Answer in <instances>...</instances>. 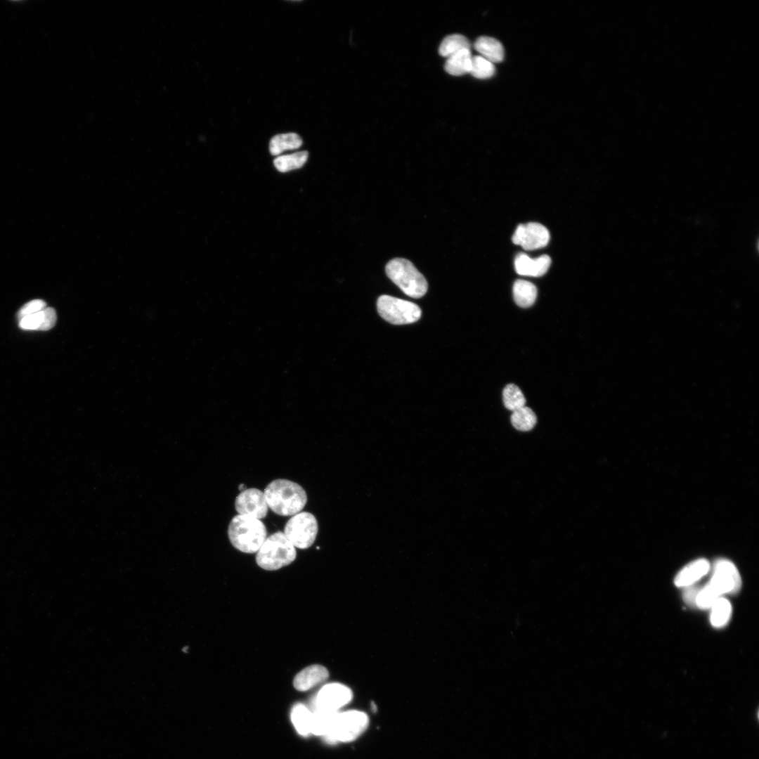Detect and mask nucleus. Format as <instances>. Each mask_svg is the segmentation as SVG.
<instances>
[{"label": "nucleus", "instance_id": "nucleus-13", "mask_svg": "<svg viewBox=\"0 0 759 759\" xmlns=\"http://www.w3.org/2000/svg\"><path fill=\"white\" fill-rule=\"evenodd\" d=\"M710 569L711 565L707 559L701 558L694 560L678 572L674 580L675 584L679 588L694 585L707 574Z\"/></svg>", "mask_w": 759, "mask_h": 759}, {"label": "nucleus", "instance_id": "nucleus-6", "mask_svg": "<svg viewBox=\"0 0 759 759\" xmlns=\"http://www.w3.org/2000/svg\"><path fill=\"white\" fill-rule=\"evenodd\" d=\"M318 530V522L314 515L308 512H301L287 521L284 534L294 547L307 549L313 544Z\"/></svg>", "mask_w": 759, "mask_h": 759}, {"label": "nucleus", "instance_id": "nucleus-12", "mask_svg": "<svg viewBox=\"0 0 759 759\" xmlns=\"http://www.w3.org/2000/svg\"><path fill=\"white\" fill-rule=\"evenodd\" d=\"M550 264V257L545 254L531 259L525 254H519L514 260L516 272L522 275L542 276L547 271Z\"/></svg>", "mask_w": 759, "mask_h": 759}, {"label": "nucleus", "instance_id": "nucleus-7", "mask_svg": "<svg viewBox=\"0 0 759 759\" xmlns=\"http://www.w3.org/2000/svg\"><path fill=\"white\" fill-rule=\"evenodd\" d=\"M368 718L358 711L339 713L333 728L325 736L327 742L350 741L358 737L367 727Z\"/></svg>", "mask_w": 759, "mask_h": 759}, {"label": "nucleus", "instance_id": "nucleus-30", "mask_svg": "<svg viewBox=\"0 0 759 759\" xmlns=\"http://www.w3.org/2000/svg\"><path fill=\"white\" fill-rule=\"evenodd\" d=\"M56 313L53 308L46 307L43 310V319L39 330H48L56 323Z\"/></svg>", "mask_w": 759, "mask_h": 759}, {"label": "nucleus", "instance_id": "nucleus-24", "mask_svg": "<svg viewBox=\"0 0 759 759\" xmlns=\"http://www.w3.org/2000/svg\"><path fill=\"white\" fill-rule=\"evenodd\" d=\"M311 713L302 704L296 705L292 711V721L301 735L311 732Z\"/></svg>", "mask_w": 759, "mask_h": 759}, {"label": "nucleus", "instance_id": "nucleus-8", "mask_svg": "<svg viewBox=\"0 0 759 759\" xmlns=\"http://www.w3.org/2000/svg\"><path fill=\"white\" fill-rule=\"evenodd\" d=\"M709 584L721 595L738 592L741 586V579L736 566L725 559L717 560L713 567Z\"/></svg>", "mask_w": 759, "mask_h": 759}, {"label": "nucleus", "instance_id": "nucleus-29", "mask_svg": "<svg viewBox=\"0 0 759 759\" xmlns=\"http://www.w3.org/2000/svg\"><path fill=\"white\" fill-rule=\"evenodd\" d=\"M43 319V310L37 313L23 317L19 321V326L23 330H39Z\"/></svg>", "mask_w": 759, "mask_h": 759}, {"label": "nucleus", "instance_id": "nucleus-19", "mask_svg": "<svg viewBox=\"0 0 759 759\" xmlns=\"http://www.w3.org/2000/svg\"><path fill=\"white\" fill-rule=\"evenodd\" d=\"M302 143L301 138L296 133L278 134L271 139L269 150L271 155H278L285 150L299 148Z\"/></svg>", "mask_w": 759, "mask_h": 759}, {"label": "nucleus", "instance_id": "nucleus-11", "mask_svg": "<svg viewBox=\"0 0 759 759\" xmlns=\"http://www.w3.org/2000/svg\"><path fill=\"white\" fill-rule=\"evenodd\" d=\"M351 689L340 683H330L321 688L317 694L316 703L318 708L337 711L347 704L352 699Z\"/></svg>", "mask_w": 759, "mask_h": 759}, {"label": "nucleus", "instance_id": "nucleus-14", "mask_svg": "<svg viewBox=\"0 0 759 759\" xmlns=\"http://www.w3.org/2000/svg\"><path fill=\"white\" fill-rule=\"evenodd\" d=\"M328 677L329 673L326 668L313 664L305 668L295 676L293 685L297 690L304 692L325 681Z\"/></svg>", "mask_w": 759, "mask_h": 759}, {"label": "nucleus", "instance_id": "nucleus-32", "mask_svg": "<svg viewBox=\"0 0 759 759\" xmlns=\"http://www.w3.org/2000/svg\"><path fill=\"white\" fill-rule=\"evenodd\" d=\"M239 489H240V490L241 491H244V490L245 489V485H244L243 484H240V485L239 486Z\"/></svg>", "mask_w": 759, "mask_h": 759}, {"label": "nucleus", "instance_id": "nucleus-26", "mask_svg": "<svg viewBox=\"0 0 759 759\" xmlns=\"http://www.w3.org/2000/svg\"><path fill=\"white\" fill-rule=\"evenodd\" d=\"M469 73L477 79L490 78L495 73V66L481 56H472Z\"/></svg>", "mask_w": 759, "mask_h": 759}, {"label": "nucleus", "instance_id": "nucleus-4", "mask_svg": "<svg viewBox=\"0 0 759 759\" xmlns=\"http://www.w3.org/2000/svg\"><path fill=\"white\" fill-rule=\"evenodd\" d=\"M385 270L389 279L408 297L420 298L426 294L427 282L410 261L393 259L388 262Z\"/></svg>", "mask_w": 759, "mask_h": 759}, {"label": "nucleus", "instance_id": "nucleus-25", "mask_svg": "<svg viewBox=\"0 0 759 759\" xmlns=\"http://www.w3.org/2000/svg\"><path fill=\"white\" fill-rule=\"evenodd\" d=\"M502 396L505 406L512 412L525 406L526 398L520 389L514 384L505 387Z\"/></svg>", "mask_w": 759, "mask_h": 759}, {"label": "nucleus", "instance_id": "nucleus-23", "mask_svg": "<svg viewBox=\"0 0 759 759\" xmlns=\"http://www.w3.org/2000/svg\"><path fill=\"white\" fill-rule=\"evenodd\" d=\"M511 422L517 429L526 432L534 427L537 418L530 408L524 406L512 412Z\"/></svg>", "mask_w": 759, "mask_h": 759}, {"label": "nucleus", "instance_id": "nucleus-21", "mask_svg": "<svg viewBox=\"0 0 759 759\" xmlns=\"http://www.w3.org/2000/svg\"><path fill=\"white\" fill-rule=\"evenodd\" d=\"M309 157L307 151H300L277 157L273 160L275 167L280 172L299 169L306 163Z\"/></svg>", "mask_w": 759, "mask_h": 759}, {"label": "nucleus", "instance_id": "nucleus-16", "mask_svg": "<svg viewBox=\"0 0 759 759\" xmlns=\"http://www.w3.org/2000/svg\"><path fill=\"white\" fill-rule=\"evenodd\" d=\"M474 48L480 56L492 63H500L504 58V48L502 44L493 37H481L474 43Z\"/></svg>", "mask_w": 759, "mask_h": 759}, {"label": "nucleus", "instance_id": "nucleus-20", "mask_svg": "<svg viewBox=\"0 0 759 759\" xmlns=\"http://www.w3.org/2000/svg\"><path fill=\"white\" fill-rule=\"evenodd\" d=\"M710 609V620L712 625L717 628L724 627L729 621L732 614V606L729 602L720 597Z\"/></svg>", "mask_w": 759, "mask_h": 759}, {"label": "nucleus", "instance_id": "nucleus-9", "mask_svg": "<svg viewBox=\"0 0 759 759\" xmlns=\"http://www.w3.org/2000/svg\"><path fill=\"white\" fill-rule=\"evenodd\" d=\"M549 240L548 230L543 225L534 222L519 225L512 235V242L525 250L544 247Z\"/></svg>", "mask_w": 759, "mask_h": 759}, {"label": "nucleus", "instance_id": "nucleus-1", "mask_svg": "<svg viewBox=\"0 0 759 759\" xmlns=\"http://www.w3.org/2000/svg\"><path fill=\"white\" fill-rule=\"evenodd\" d=\"M264 493L268 507L280 516H292L299 513L307 502L304 489L299 484L284 479L271 481Z\"/></svg>", "mask_w": 759, "mask_h": 759}, {"label": "nucleus", "instance_id": "nucleus-27", "mask_svg": "<svg viewBox=\"0 0 759 759\" xmlns=\"http://www.w3.org/2000/svg\"><path fill=\"white\" fill-rule=\"evenodd\" d=\"M720 596L708 583L703 587L700 588L696 599V607L701 609H710L714 602Z\"/></svg>", "mask_w": 759, "mask_h": 759}, {"label": "nucleus", "instance_id": "nucleus-22", "mask_svg": "<svg viewBox=\"0 0 759 759\" xmlns=\"http://www.w3.org/2000/svg\"><path fill=\"white\" fill-rule=\"evenodd\" d=\"M463 49H470L468 39L461 34H451L443 39L439 52L443 57H450Z\"/></svg>", "mask_w": 759, "mask_h": 759}, {"label": "nucleus", "instance_id": "nucleus-5", "mask_svg": "<svg viewBox=\"0 0 759 759\" xmlns=\"http://www.w3.org/2000/svg\"><path fill=\"white\" fill-rule=\"evenodd\" d=\"M377 308L380 316L394 325L415 323L422 315V311L416 304L389 295L380 296Z\"/></svg>", "mask_w": 759, "mask_h": 759}, {"label": "nucleus", "instance_id": "nucleus-10", "mask_svg": "<svg viewBox=\"0 0 759 759\" xmlns=\"http://www.w3.org/2000/svg\"><path fill=\"white\" fill-rule=\"evenodd\" d=\"M235 507L238 514L258 519L266 516L268 507L264 493L254 488L241 491L235 499Z\"/></svg>", "mask_w": 759, "mask_h": 759}, {"label": "nucleus", "instance_id": "nucleus-18", "mask_svg": "<svg viewBox=\"0 0 759 759\" xmlns=\"http://www.w3.org/2000/svg\"><path fill=\"white\" fill-rule=\"evenodd\" d=\"M513 296L515 303L520 307L527 308L532 306L537 297L536 287L527 280H517L513 285Z\"/></svg>", "mask_w": 759, "mask_h": 759}, {"label": "nucleus", "instance_id": "nucleus-2", "mask_svg": "<svg viewBox=\"0 0 759 759\" xmlns=\"http://www.w3.org/2000/svg\"><path fill=\"white\" fill-rule=\"evenodd\" d=\"M266 528L260 519L238 514L231 521L228 536L231 544L245 553L257 552L266 538Z\"/></svg>", "mask_w": 759, "mask_h": 759}, {"label": "nucleus", "instance_id": "nucleus-15", "mask_svg": "<svg viewBox=\"0 0 759 759\" xmlns=\"http://www.w3.org/2000/svg\"><path fill=\"white\" fill-rule=\"evenodd\" d=\"M338 714L337 711L317 708L311 714V732L323 737L327 735L331 732Z\"/></svg>", "mask_w": 759, "mask_h": 759}, {"label": "nucleus", "instance_id": "nucleus-17", "mask_svg": "<svg viewBox=\"0 0 759 759\" xmlns=\"http://www.w3.org/2000/svg\"><path fill=\"white\" fill-rule=\"evenodd\" d=\"M470 49H463L448 58L445 63L446 71L453 76L469 73L472 65Z\"/></svg>", "mask_w": 759, "mask_h": 759}, {"label": "nucleus", "instance_id": "nucleus-3", "mask_svg": "<svg viewBox=\"0 0 759 759\" xmlns=\"http://www.w3.org/2000/svg\"><path fill=\"white\" fill-rule=\"evenodd\" d=\"M296 556L295 547L279 531L266 538L257 552L256 562L261 568L274 571L291 564Z\"/></svg>", "mask_w": 759, "mask_h": 759}, {"label": "nucleus", "instance_id": "nucleus-28", "mask_svg": "<svg viewBox=\"0 0 759 759\" xmlns=\"http://www.w3.org/2000/svg\"><path fill=\"white\" fill-rule=\"evenodd\" d=\"M46 308V302L41 299H34L25 304L18 311L19 320L25 316L37 313Z\"/></svg>", "mask_w": 759, "mask_h": 759}, {"label": "nucleus", "instance_id": "nucleus-31", "mask_svg": "<svg viewBox=\"0 0 759 759\" xmlns=\"http://www.w3.org/2000/svg\"><path fill=\"white\" fill-rule=\"evenodd\" d=\"M684 588L685 590L682 595L684 601L690 606H696V599L700 587L692 585Z\"/></svg>", "mask_w": 759, "mask_h": 759}]
</instances>
